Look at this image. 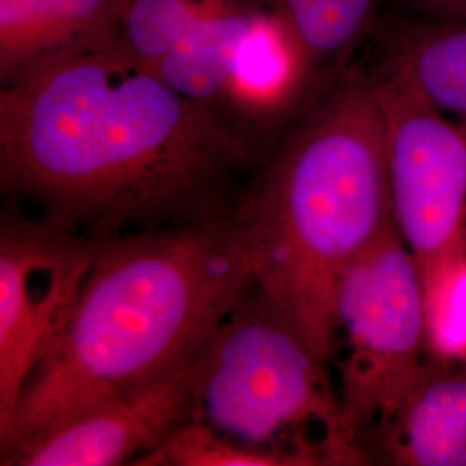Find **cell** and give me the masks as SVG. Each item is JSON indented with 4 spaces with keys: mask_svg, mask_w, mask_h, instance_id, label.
I'll list each match as a JSON object with an SVG mask.
<instances>
[{
    "mask_svg": "<svg viewBox=\"0 0 466 466\" xmlns=\"http://www.w3.org/2000/svg\"><path fill=\"white\" fill-rule=\"evenodd\" d=\"M258 171L121 36L0 85V187L94 240L235 215Z\"/></svg>",
    "mask_w": 466,
    "mask_h": 466,
    "instance_id": "1",
    "label": "cell"
},
{
    "mask_svg": "<svg viewBox=\"0 0 466 466\" xmlns=\"http://www.w3.org/2000/svg\"><path fill=\"white\" fill-rule=\"evenodd\" d=\"M250 282L238 211L99 240L75 309L25 383L0 451L199 354Z\"/></svg>",
    "mask_w": 466,
    "mask_h": 466,
    "instance_id": "2",
    "label": "cell"
},
{
    "mask_svg": "<svg viewBox=\"0 0 466 466\" xmlns=\"http://www.w3.org/2000/svg\"><path fill=\"white\" fill-rule=\"evenodd\" d=\"M238 218L254 287L330 367L337 283L394 223L370 67L354 61L283 132Z\"/></svg>",
    "mask_w": 466,
    "mask_h": 466,
    "instance_id": "3",
    "label": "cell"
},
{
    "mask_svg": "<svg viewBox=\"0 0 466 466\" xmlns=\"http://www.w3.org/2000/svg\"><path fill=\"white\" fill-rule=\"evenodd\" d=\"M190 421L283 466L368 463L330 367L252 282L200 350Z\"/></svg>",
    "mask_w": 466,
    "mask_h": 466,
    "instance_id": "4",
    "label": "cell"
},
{
    "mask_svg": "<svg viewBox=\"0 0 466 466\" xmlns=\"http://www.w3.org/2000/svg\"><path fill=\"white\" fill-rule=\"evenodd\" d=\"M427 350L421 277L390 223L344 269L335 289L332 356L340 358H330V367L337 368L339 404L354 441L400 406Z\"/></svg>",
    "mask_w": 466,
    "mask_h": 466,
    "instance_id": "5",
    "label": "cell"
},
{
    "mask_svg": "<svg viewBox=\"0 0 466 466\" xmlns=\"http://www.w3.org/2000/svg\"><path fill=\"white\" fill-rule=\"evenodd\" d=\"M370 69L382 111L392 218L425 285L466 258V127L404 78Z\"/></svg>",
    "mask_w": 466,
    "mask_h": 466,
    "instance_id": "6",
    "label": "cell"
},
{
    "mask_svg": "<svg viewBox=\"0 0 466 466\" xmlns=\"http://www.w3.org/2000/svg\"><path fill=\"white\" fill-rule=\"evenodd\" d=\"M97 242L38 218L5 213L0 227V444L25 383L61 333Z\"/></svg>",
    "mask_w": 466,
    "mask_h": 466,
    "instance_id": "7",
    "label": "cell"
},
{
    "mask_svg": "<svg viewBox=\"0 0 466 466\" xmlns=\"http://www.w3.org/2000/svg\"><path fill=\"white\" fill-rule=\"evenodd\" d=\"M273 11V0H127L119 36L135 59L225 127L244 54Z\"/></svg>",
    "mask_w": 466,
    "mask_h": 466,
    "instance_id": "8",
    "label": "cell"
},
{
    "mask_svg": "<svg viewBox=\"0 0 466 466\" xmlns=\"http://www.w3.org/2000/svg\"><path fill=\"white\" fill-rule=\"evenodd\" d=\"M200 354V352H199ZM199 354L2 451V466L134 463L190 420Z\"/></svg>",
    "mask_w": 466,
    "mask_h": 466,
    "instance_id": "9",
    "label": "cell"
},
{
    "mask_svg": "<svg viewBox=\"0 0 466 466\" xmlns=\"http://www.w3.org/2000/svg\"><path fill=\"white\" fill-rule=\"evenodd\" d=\"M427 360L400 406L360 437L368 463L466 466V373Z\"/></svg>",
    "mask_w": 466,
    "mask_h": 466,
    "instance_id": "10",
    "label": "cell"
},
{
    "mask_svg": "<svg viewBox=\"0 0 466 466\" xmlns=\"http://www.w3.org/2000/svg\"><path fill=\"white\" fill-rule=\"evenodd\" d=\"M127 0H0V84L119 36Z\"/></svg>",
    "mask_w": 466,
    "mask_h": 466,
    "instance_id": "11",
    "label": "cell"
},
{
    "mask_svg": "<svg viewBox=\"0 0 466 466\" xmlns=\"http://www.w3.org/2000/svg\"><path fill=\"white\" fill-rule=\"evenodd\" d=\"M375 69L413 85L441 111L466 127V21L380 19Z\"/></svg>",
    "mask_w": 466,
    "mask_h": 466,
    "instance_id": "12",
    "label": "cell"
},
{
    "mask_svg": "<svg viewBox=\"0 0 466 466\" xmlns=\"http://www.w3.org/2000/svg\"><path fill=\"white\" fill-rule=\"evenodd\" d=\"M299 46L318 96L377 32L385 0H273Z\"/></svg>",
    "mask_w": 466,
    "mask_h": 466,
    "instance_id": "13",
    "label": "cell"
},
{
    "mask_svg": "<svg viewBox=\"0 0 466 466\" xmlns=\"http://www.w3.org/2000/svg\"><path fill=\"white\" fill-rule=\"evenodd\" d=\"M134 466H283L277 456L246 450L198 421H185L135 460Z\"/></svg>",
    "mask_w": 466,
    "mask_h": 466,
    "instance_id": "14",
    "label": "cell"
},
{
    "mask_svg": "<svg viewBox=\"0 0 466 466\" xmlns=\"http://www.w3.org/2000/svg\"><path fill=\"white\" fill-rule=\"evenodd\" d=\"M429 348L444 360L466 358V258L423 285Z\"/></svg>",
    "mask_w": 466,
    "mask_h": 466,
    "instance_id": "15",
    "label": "cell"
},
{
    "mask_svg": "<svg viewBox=\"0 0 466 466\" xmlns=\"http://www.w3.org/2000/svg\"><path fill=\"white\" fill-rule=\"evenodd\" d=\"M398 16L425 21H466V0H390Z\"/></svg>",
    "mask_w": 466,
    "mask_h": 466,
    "instance_id": "16",
    "label": "cell"
}]
</instances>
